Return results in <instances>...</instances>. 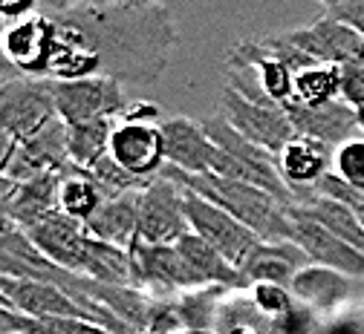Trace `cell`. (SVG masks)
<instances>
[{
  "mask_svg": "<svg viewBox=\"0 0 364 334\" xmlns=\"http://www.w3.org/2000/svg\"><path fill=\"white\" fill-rule=\"evenodd\" d=\"M43 15L55 23V40L67 50L87 55L96 75L119 84H156L179 40L176 23L162 4H130V0H73L43 4Z\"/></svg>",
  "mask_w": 364,
  "mask_h": 334,
  "instance_id": "1",
  "label": "cell"
},
{
  "mask_svg": "<svg viewBox=\"0 0 364 334\" xmlns=\"http://www.w3.org/2000/svg\"><path fill=\"white\" fill-rule=\"evenodd\" d=\"M165 176L173 179L179 187L191 190V194L208 199L211 205L232 213L240 225H246L252 233H257L266 243H292V208L275 199L272 194L243 182H229L214 173L191 176L173 167H165Z\"/></svg>",
  "mask_w": 364,
  "mask_h": 334,
  "instance_id": "2",
  "label": "cell"
},
{
  "mask_svg": "<svg viewBox=\"0 0 364 334\" xmlns=\"http://www.w3.org/2000/svg\"><path fill=\"white\" fill-rule=\"evenodd\" d=\"M53 121H58L53 81L18 75L0 84V130L9 133L18 145L43 133Z\"/></svg>",
  "mask_w": 364,
  "mask_h": 334,
  "instance_id": "3",
  "label": "cell"
},
{
  "mask_svg": "<svg viewBox=\"0 0 364 334\" xmlns=\"http://www.w3.org/2000/svg\"><path fill=\"white\" fill-rule=\"evenodd\" d=\"M130 260H133V289L145 291L151 300H176L188 291L205 289L188 268V262L182 260L176 245L136 243L130 248Z\"/></svg>",
  "mask_w": 364,
  "mask_h": 334,
  "instance_id": "4",
  "label": "cell"
},
{
  "mask_svg": "<svg viewBox=\"0 0 364 334\" xmlns=\"http://www.w3.org/2000/svg\"><path fill=\"white\" fill-rule=\"evenodd\" d=\"M53 99L58 118L67 127L99 118H122L130 107L122 84L102 75L78 81H53Z\"/></svg>",
  "mask_w": 364,
  "mask_h": 334,
  "instance_id": "5",
  "label": "cell"
},
{
  "mask_svg": "<svg viewBox=\"0 0 364 334\" xmlns=\"http://www.w3.org/2000/svg\"><path fill=\"white\" fill-rule=\"evenodd\" d=\"M162 121L122 116L110 138V159L136 179H159L168 167Z\"/></svg>",
  "mask_w": 364,
  "mask_h": 334,
  "instance_id": "6",
  "label": "cell"
},
{
  "mask_svg": "<svg viewBox=\"0 0 364 334\" xmlns=\"http://www.w3.org/2000/svg\"><path fill=\"white\" fill-rule=\"evenodd\" d=\"M217 113L229 121L243 138H249L252 145L263 147L272 156H278L289 145V141L298 135L292 121L287 118V113L281 107L255 104V101L243 99L240 92H235L232 87L223 89Z\"/></svg>",
  "mask_w": 364,
  "mask_h": 334,
  "instance_id": "7",
  "label": "cell"
},
{
  "mask_svg": "<svg viewBox=\"0 0 364 334\" xmlns=\"http://www.w3.org/2000/svg\"><path fill=\"white\" fill-rule=\"evenodd\" d=\"M186 233H191L186 216V190L162 173L139 196V243L176 245Z\"/></svg>",
  "mask_w": 364,
  "mask_h": 334,
  "instance_id": "8",
  "label": "cell"
},
{
  "mask_svg": "<svg viewBox=\"0 0 364 334\" xmlns=\"http://www.w3.org/2000/svg\"><path fill=\"white\" fill-rule=\"evenodd\" d=\"M186 216H188L191 230L200 240H205L211 248H217L235 268H240L246 262V257L255 251V245L260 243V236L252 233L246 225H240L232 213H225L223 208L211 205L208 199L191 194V190H186Z\"/></svg>",
  "mask_w": 364,
  "mask_h": 334,
  "instance_id": "9",
  "label": "cell"
},
{
  "mask_svg": "<svg viewBox=\"0 0 364 334\" xmlns=\"http://www.w3.org/2000/svg\"><path fill=\"white\" fill-rule=\"evenodd\" d=\"M55 50V23L43 9L21 23L4 26V55L23 78L50 81V61Z\"/></svg>",
  "mask_w": 364,
  "mask_h": 334,
  "instance_id": "10",
  "label": "cell"
},
{
  "mask_svg": "<svg viewBox=\"0 0 364 334\" xmlns=\"http://www.w3.org/2000/svg\"><path fill=\"white\" fill-rule=\"evenodd\" d=\"M70 167H73L70 133H67V124L58 118L35 138L23 141V145H15V153L9 156L0 176H6L18 184H26L32 179L50 176V173H67Z\"/></svg>",
  "mask_w": 364,
  "mask_h": 334,
  "instance_id": "11",
  "label": "cell"
},
{
  "mask_svg": "<svg viewBox=\"0 0 364 334\" xmlns=\"http://www.w3.org/2000/svg\"><path fill=\"white\" fill-rule=\"evenodd\" d=\"M0 294L9 300L12 311L29 320H84L96 325L93 314L84 311L67 291H61L53 282L0 277Z\"/></svg>",
  "mask_w": 364,
  "mask_h": 334,
  "instance_id": "12",
  "label": "cell"
},
{
  "mask_svg": "<svg viewBox=\"0 0 364 334\" xmlns=\"http://www.w3.org/2000/svg\"><path fill=\"white\" fill-rule=\"evenodd\" d=\"M29 236V243L47 257L55 268L81 277L84 271V260H87V248H90V230L87 225L70 219L67 213L55 211L43 222H38L35 228L23 230Z\"/></svg>",
  "mask_w": 364,
  "mask_h": 334,
  "instance_id": "13",
  "label": "cell"
},
{
  "mask_svg": "<svg viewBox=\"0 0 364 334\" xmlns=\"http://www.w3.org/2000/svg\"><path fill=\"white\" fill-rule=\"evenodd\" d=\"M275 165H278L284 184L292 190L298 205H301L304 199H309L315 194V187L321 184V179L333 173L336 147L324 145V141L306 138V135H295L275 156Z\"/></svg>",
  "mask_w": 364,
  "mask_h": 334,
  "instance_id": "14",
  "label": "cell"
},
{
  "mask_svg": "<svg viewBox=\"0 0 364 334\" xmlns=\"http://www.w3.org/2000/svg\"><path fill=\"white\" fill-rule=\"evenodd\" d=\"M292 243L309 257L312 265L330 268L350 279H364V254L341 243L336 233H330L318 222L301 216L295 208H292Z\"/></svg>",
  "mask_w": 364,
  "mask_h": 334,
  "instance_id": "15",
  "label": "cell"
},
{
  "mask_svg": "<svg viewBox=\"0 0 364 334\" xmlns=\"http://www.w3.org/2000/svg\"><path fill=\"white\" fill-rule=\"evenodd\" d=\"M289 38L295 40V46L315 61V64H336V67H347L358 58V52L364 50V38L344 26L341 21L321 15L318 21H312L309 26L292 29Z\"/></svg>",
  "mask_w": 364,
  "mask_h": 334,
  "instance_id": "16",
  "label": "cell"
},
{
  "mask_svg": "<svg viewBox=\"0 0 364 334\" xmlns=\"http://www.w3.org/2000/svg\"><path fill=\"white\" fill-rule=\"evenodd\" d=\"M165 135V159L168 167L203 176L211 173V165L217 159V145L205 135L203 124L188 116H168L162 121Z\"/></svg>",
  "mask_w": 364,
  "mask_h": 334,
  "instance_id": "17",
  "label": "cell"
},
{
  "mask_svg": "<svg viewBox=\"0 0 364 334\" xmlns=\"http://www.w3.org/2000/svg\"><path fill=\"white\" fill-rule=\"evenodd\" d=\"M284 113L292 121L298 135L324 141V145H330L336 150L361 135L355 110L347 101H333V104H324V107H301V104L289 101L284 107Z\"/></svg>",
  "mask_w": 364,
  "mask_h": 334,
  "instance_id": "18",
  "label": "cell"
},
{
  "mask_svg": "<svg viewBox=\"0 0 364 334\" xmlns=\"http://www.w3.org/2000/svg\"><path fill=\"white\" fill-rule=\"evenodd\" d=\"M309 257L289 240L284 243H266L260 240L255 245V251L246 257V262L240 265L249 289L255 282H272V285H284V289H292L295 277L309 268Z\"/></svg>",
  "mask_w": 364,
  "mask_h": 334,
  "instance_id": "19",
  "label": "cell"
},
{
  "mask_svg": "<svg viewBox=\"0 0 364 334\" xmlns=\"http://www.w3.org/2000/svg\"><path fill=\"white\" fill-rule=\"evenodd\" d=\"M176 251L182 254V260L188 262V268L194 271V277L205 285V289H223L232 294H243L249 291V282L243 277L240 268H235L229 260H225L217 248H211L205 240L191 230L176 243Z\"/></svg>",
  "mask_w": 364,
  "mask_h": 334,
  "instance_id": "20",
  "label": "cell"
},
{
  "mask_svg": "<svg viewBox=\"0 0 364 334\" xmlns=\"http://www.w3.org/2000/svg\"><path fill=\"white\" fill-rule=\"evenodd\" d=\"M292 297L298 306L315 311V314H330L336 311L338 306H344L353 294L350 289V277L344 274H336L330 268H321V265H309L304 268L295 282H292Z\"/></svg>",
  "mask_w": 364,
  "mask_h": 334,
  "instance_id": "21",
  "label": "cell"
},
{
  "mask_svg": "<svg viewBox=\"0 0 364 334\" xmlns=\"http://www.w3.org/2000/svg\"><path fill=\"white\" fill-rule=\"evenodd\" d=\"M142 194L105 199L102 211L87 222L90 236H96V240H102L107 245L130 251L136 243H139V196Z\"/></svg>",
  "mask_w": 364,
  "mask_h": 334,
  "instance_id": "22",
  "label": "cell"
},
{
  "mask_svg": "<svg viewBox=\"0 0 364 334\" xmlns=\"http://www.w3.org/2000/svg\"><path fill=\"white\" fill-rule=\"evenodd\" d=\"M301 216L318 222L321 228H327L330 233H336L341 243H347L350 248H355L358 254H364V225L361 219L341 202L336 199H327L321 194H312L309 199H304L298 208H295Z\"/></svg>",
  "mask_w": 364,
  "mask_h": 334,
  "instance_id": "23",
  "label": "cell"
},
{
  "mask_svg": "<svg viewBox=\"0 0 364 334\" xmlns=\"http://www.w3.org/2000/svg\"><path fill=\"white\" fill-rule=\"evenodd\" d=\"M61 176L64 173H50V176L32 179L26 184H18V194H15V202H12V219L21 230L35 228L38 222H43L50 213L58 211Z\"/></svg>",
  "mask_w": 364,
  "mask_h": 334,
  "instance_id": "24",
  "label": "cell"
},
{
  "mask_svg": "<svg viewBox=\"0 0 364 334\" xmlns=\"http://www.w3.org/2000/svg\"><path fill=\"white\" fill-rule=\"evenodd\" d=\"M105 194L102 187L96 184V179L90 176L87 170L81 167H70L64 176H61V190H58V211L67 213L70 219L87 225L93 219L102 205H105Z\"/></svg>",
  "mask_w": 364,
  "mask_h": 334,
  "instance_id": "25",
  "label": "cell"
},
{
  "mask_svg": "<svg viewBox=\"0 0 364 334\" xmlns=\"http://www.w3.org/2000/svg\"><path fill=\"white\" fill-rule=\"evenodd\" d=\"M344 72L336 64H315L295 75V104L301 107H324L344 101Z\"/></svg>",
  "mask_w": 364,
  "mask_h": 334,
  "instance_id": "26",
  "label": "cell"
},
{
  "mask_svg": "<svg viewBox=\"0 0 364 334\" xmlns=\"http://www.w3.org/2000/svg\"><path fill=\"white\" fill-rule=\"evenodd\" d=\"M119 118H99V121H87V124H73L67 127L70 133V162L73 167L90 170L99 165L102 159L110 156V138L116 130Z\"/></svg>",
  "mask_w": 364,
  "mask_h": 334,
  "instance_id": "27",
  "label": "cell"
},
{
  "mask_svg": "<svg viewBox=\"0 0 364 334\" xmlns=\"http://www.w3.org/2000/svg\"><path fill=\"white\" fill-rule=\"evenodd\" d=\"M246 294L255 303V308L269 320H281L289 311H295V306H298L289 289H284V285H272V282H255Z\"/></svg>",
  "mask_w": 364,
  "mask_h": 334,
  "instance_id": "28",
  "label": "cell"
},
{
  "mask_svg": "<svg viewBox=\"0 0 364 334\" xmlns=\"http://www.w3.org/2000/svg\"><path fill=\"white\" fill-rule=\"evenodd\" d=\"M333 173L347 182L353 190H361L364 194V135L347 141L336 150V165H333Z\"/></svg>",
  "mask_w": 364,
  "mask_h": 334,
  "instance_id": "29",
  "label": "cell"
},
{
  "mask_svg": "<svg viewBox=\"0 0 364 334\" xmlns=\"http://www.w3.org/2000/svg\"><path fill=\"white\" fill-rule=\"evenodd\" d=\"M315 194H321V196H327V199H336V202L347 205V208L361 219V225H364V194H361V190H353V187H350L347 182H341L336 173L324 176L321 184L315 187Z\"/></svg>",
  "mask_w": 364,
  "mask_h": 334,
  "instance_id": "30",
  "label": "cell"
},
{
  "mask_svg": "<svg viewBox=\"0 0 364 334\" xmlns=\"http://www.w3.org/2000/svg\"><path fill=\"white\" fill-rule=\"evenodd\" d=\"M266 334H318V314L304 306H295V311H289L287 317L272 320Z\"/></svg>",
  "mask_w": 364,
  "mask_h": 334,
  "instance_id": "31",
  "label": "cell"
},
{
  "mask_svg": "<svg viewBox=\"0 0 364 334\" xmlns=\"http://www.w3.org/2000/svg\"><path fill=\"white\" fill-rule=\"evenodd\" d=\"M18 194V182L0 176V236H6L12 230H18L15 219H12V202Z\"/></svg>",
  "mask_w": 364,
  "mask_h": 334,
  "instance_id": "32",
  "label": "cell"
},
{
  "mask_svg": "<svg viewBox=\"0 0 364 334\" xmlns=\"http://www.w3.org/2000/svg\"><path fill=\"white\" fill-rule=\"evenodd\" d=\"M41 9H43V4H35V0H21V4H6V0H0V21L21 23V21L38 15Z\"/></svg>",
  "mask_w": 364,
  "mask_h": 334,
  "instance_id": "33",
  "label": "cell"
},
{
  "mask_svg": "<svg viewBox=\"0 0 364 334\" xmlns=\"http://www.w3.org/2000/svg\"><path fill=\"white\" fill-rule=\"evenodd\" d=\"M4 21H0V84L4 81H12V78H18V72H15V67L6 61V55H4Z\"/></svg>",
  "mask_w": 364,
  "mask_h": 334,
  "instance_id": "34",
  "label": "cell"
},
{
  "mask_svg": "<svg viewBox=\"0 0 364 334\" xmlns=\"http://www.w3.org/2000/svg\"><path fill=\"white\" fill-rule=\"evenodd\" d=\"M15 145H18V141H15L9 133H4V130H0V173H4V167H6L9 156L15 153Z\"/></svg>",
  "mask_w": 364,
  "mask_h": 334,
  "instance_id": "35",
  "label": "cell"
},
{
  "mask_svg": "<svg viewBox=\"0 0 364 334\" xmlns=\"http://www.w3.org/2000/svg\"><path fill=\"white\" fill-rule=\"evenodd\" d=\"M353 110H355V118H358V130H361V135H364V101L355 104Z\"/></svg>",
  "mask_w": 364,
  "mask_h": 334,
  "instance_id": "36",
  "label": "cell"
},
{
  "mask_svg": "<svg viewBox=\"0 0 364 334\" xmlns=\"http://www.w3.org/2000/svg\"><path fill=\"white\" fill-rule=\"evenodd\" d=\"M0 308H12V306H9V300H6L4 294H0Z\"/></svg>",
  "mask_w": 364,
  "mask_h": 334,
  "instance_id": "37",
  "label": "cell"
},
{
  "mask_svg": "<svg viewBox=\"0 0 364 334\" xmlns=\"http://www.w3.org/2000/svg\"><path fill=\"white\" fill-rule=\"evenodd\" d=\"M9 334H23V331H9Z\"/></svg>",
  "mask_w": 364,
  "mask_h": 334,
  "instance_id": "38",
  "label": "cell"
}]
</instances>
